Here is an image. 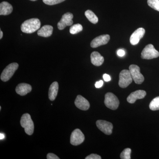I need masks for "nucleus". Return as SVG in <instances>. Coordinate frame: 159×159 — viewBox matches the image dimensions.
Returning a JSON list of instances; mask_svg holds the SVG:
<instances>
[{"label": "nucleus", "mask_w": 159, "mask_h": 159, "mask_svg": "<svg viewBox=\"0 0 159 159\" xmlns=\"http://www.w3.org/2000/svg\"><path fill=\"white\" fill-rule=\"evenodd\" d=\"M40 26V21L39 19H30L22 23L21 25V30L24 33L31 34L37 31Z\"/></svg>", "instance_id": "obj_1"}, {"label": "nucleus", "mask_w": 159, "mask_h": 159, "mask_svg": "<svg viewBox=\"0 0 159 159\" xmlns=\"http://www.w3.org/2000/svg\"><path fill=\"white\" fill-rule=\"evenodd\" d=\"M20 125L25 129L26 134L31 135L34 132V122L31 119V116L29 114H24L20 119Z\"/></svg>", "instance_id": "obj_2"}, {"label": "nucleus", "mask_w": 159, "mask_h": 159, "mask_svg": "<svg viewBox=\"0 0 159 159\" xmlns=\"http://www.w3.org/2000/svg\"><path fill=\"white\" fill-rule=\"evenodd\" d=\"M18 67L19 65L17 63L10 64L2 72L1 75V80L4 82L8 81L12 77Z\"/></svg>", "instance_id": "obj_3"}, {"label": "nucleus", "mask_w": 159, "mask_h": 159, "mask_svg": "<svg viewBox=\"0 0 159 159\" xmlns=\"http://www.w3.org/2000/svg\"><path fill=\"white\" fill-rule=\"evenodd\" d=\"M159 56V52L156 50L153 45L151 44L145 46L141 54V57L144 59H153L157 58Z\"/></svg>", "instance_id": "obj_4"}, {"label": "nucleus", "mask_w": 159, "mask_h": 159, "mask_svg": "<svg viewBox=\"0 0 159 159\" xmlns=\"http://www.w3.org/2000/svg\"><path fill=\"white\" fill-rule=\"evenodd\" d=\"M133 78L129 70H122L119 74V85L122 88L127 87L132 82Z\"/></svg>", "instance_id": "obj_5"}, {"label": "nucleus", "mask_w": 159, "mask_h": 159, "mask_svg": "<svg viewBox=\"0 0 159 159\" xmlns=\"http://www.w3.org/2000/svg\"><path fill=\"white\" fill-rule=\"evenodd\" d=\"M104 103L107 108L112 110H116L119 106V99L116 95L111 93L106 94Z\"/></svg>", "instance_id": "obj_6"}, {"label": "nucleus", "mask_w": 159, "mask_h": 159, "mask_svg": "<svg viewBox=\"0 0 159 159\" xmlns=\"http://www.w3.org/2000/svg\"><path fill=\"white\" fill-rule=\"evenodd\" d=\"M129 71L133 80L137 84H142L144 82V76L140 72V68L139 66L135 65H131L129 66Z\"/></svg>", "instance_id": "obj_7"}, {"label": "nucleus", "mask_w": 159, "mask_h": 159, "mask_svg": "<svg viewBox=\"0 0 159 159\" xmlns=\"http://www.w3.org/2000/svg\"><path fill=\"white\" fill-rule=\"evenodd\" d=\"M84 139V134L79 129H76L71 134L70 142L71 145L77 146L82 143Z\"/></svg>", "instance_id": "obj_8"}, {"label": "nucleus", "mask_w": 159, "mask_h": 159, "mask_svg": "<svg viewBox=\"0 0 159 159\" xmlns=\"http://www.w3.org/2000/svg\"><path fill=\"white\" fill-rule=\"evenodd\" d=\"M74 16L70 12H67L62 16L61 20L57 23V28L60 30H63L67 26L72 25L73 24Z\"/></svg>", "instance_id": "obj_9"}, {"label": "nucleus", "mask_w": 159, "mask_h": 159, "mask_svg": "<svg viewBox=\"0 0 159 159\" xmlns=\"http://www.w3.org/2000/svg\"><path fill=\"white\" fill-rule=\"evenodd\" d=\"M97 127L99 130L106 135H111L112 133L113 125L111 122L104 120H99L96 122Z\"/></svg>", "instance_id": "obj_10"}, {"label": "nucleus", "mask_w": 159, "mask_h": 159, "mask_svg": "<svg viewBox=\"0 0 159 159\" xmlns=\"http://www.w3.org/2000/svg\"><path fill=\"white\" fill-rule=\"evenodd\" d=\"M110 36L109 34H103L95 38L91 43V47L92 48H97L100 46L107 44L109 40Z\"/></svg>", "instance_id": "obj_11"}, {"label": "nucleus", "mask_w": 159, "mask_h": 159, "mask_svg": "<svg viewBox=\"0 0 159 159\" xmlns=\"http://www.w3.org/2000/svg\"><path fill=\"white\" fill-rule=\"evenodd\" d=\"M145 30L143 28H140L137 29L133 32L130 37V43L133 45L138 44L140 39L144 37L145 34Z\"/></svg>", "instance_id": "obj_12"}, {"label": "nucleus", "mask_w": 159, "mask_h": 159, "mask_svg": "<svg viewBox=\"0 0 159 159\" xmlns=\"http://www.w3.org/2000/svg\"><path fill=\"white\" fill-rule=\"evenodd\" d=\"M146 95V92L142 90H139L133 92L128 96L127 98V101L129 103H134L137 100L142 99L145 98Z\"/></svg>", "instance_id": "obj_13"}, {"label": "nucleus", "mask_w": 159, "mask_h": 159, "mask_svg": "<svg viewBox=\"0 0 159 159\" xmlns=\"http://www.w3.org/2000/svg\"><path fill=\"white\" fill-rule=\"evenodd\" d=\"M75 105L79 109L88 110L90 107V103L88 100L80 95H78L75 100Z\"/></svg>", "instance_id": "obj_14"}, {"label": "nucleus", "mask_w": 159, "mask_h": 159, "mask_svg": "<svg viewBox=\"0 0 159 159\" xmlns=\"http://www.w3.org/2000/svg\"><path fill=\"white\" fill-rule=\"evenodd\" d=\"M32 90L31 86L28 84L20 83L17 86L16 92L20 96H24L30 93Z\"/></svg>", "instance_id": "obj_15"}, {"label": "nucleus", "mask_w": 159, "mask_h": 159, "mask_svg": "<svg viewBox=\"0 0 159 159\" xmlns=\"http://www.w3.org/2000/svg\"><path fill=\"white\" fill-rule=\"evenodd\" d=\"M104 57L99 52L94 51L91 54V62L93 65L99 66L104 62Z\"/></svg>", "instance_id": "obj_16"}, {"label": "nucleus", "mask_w": 159, "mask_h": 159, "mask_svg": "<svg viewBox=\"0 0 159 159\" xmlns=\"http://www.w3.org/2000/svg\"><path fill=\"white\" fill-rule=\"evenodd\" d=\"M53 28L52 26L46 25L43 26L37 32L38 35L43 37H48L52 35Z\"/></svg>", "instance_id": "obj_17"}, {"label": "nucleus", "mask_w": 159, "mask_h": 159, "mask_svg": "<svg viewBox=\"0 0 159 159\" xmlns=\"http://www.w3.org/2000/svg\"><path fill=\"white\" fill-rule=\"evenodd\" d=\"M13 7L7 2H3L0 4V15H8L11 13Z\"/></svg>", "instance_id": "obj_18"}, {"label": "nucleus", "mask_w": 159, "mask_h": 159, "mask_svg": "<svg viewBox=\"0 0 159 159\" xmlns=\"http://www.w3.org/2000/svg\"><path fill=\"white\" fill-rule=\"evenodd\" d=\"M58 84L56 81L53 82L50 86L49 89L48 96L49 99L51 101H54L56 99L58 93Z\"/></svg>", "instance_id": "obj_19"}, {"label": "nucleus", "mask_w": 159, "mask_h": 159, "mask_svg": "<svg viewBox=\"0 0 159 159\" xmlns=\"http://www.w3.org/2000/svg\"><path fill=\"white\" fill-rule=\"evenodd\" d=\"M85 16L89 21L93 24H96L98 23V17L91 10H88L85 11Z\"/></svg>", "instance_id": "obj_20"}, {"label": "nucleus", "mask_w": 159, "mask_h": 159, "mask_svg": "<svg viewBox=\"0 0 159 159\" xmlns=\"http://www.w3.org/2000/svg\"><path fill=\"white\" fill-rule=\"evenodd\" d=\"M149 108L152 111L159 110V97H156L152 100L149 104Z\"/></svg>", "instance_id": "obj_21"}, {"label": "nucleus", "mask_w": 159, "mask_h": 159, "mask_svg": "<svg viewBox=\"0 0 159 159\" xmlns=\"http://www.w3.org/2000/svg\"><path fill=\"white\" fill-rule=\"evenodd\" d=\"M83 30V27L79 24H76L71 26L70 29V32L71 34H76L79 33Z\"/></svg>", "instance_id": "obj_22"}, {"label": "nucleus", "mask_w": 159, "mask_h": 159, "mask_svg": "<svg viewBox=\"0 0 159 159\" xmlns=\"http://www.w3.org/2000/svg\"><path fill=\"white\" fill-rule=\"evenodd\" d=\"M147 3L148 6L159 11V0H148Z\"/></svg>", "instance_id": "obj_23"}, {"label": "nucleus", "mask_w": 159, "mask_h": 159, "mask_svg": "<svg viewBox=\"0 0 159 159\" xmlns=\"http://www.w3.org/2000/svg\"><path fill=\"white\" fill-rule=\"evenodd\" d=\"M131 150L130 148H126L121 152L120 158L122 159H130V154Z\"/></svg>", "instance_id": "obj_24"}, {"label": "nucleus", "mask_w": 159, "mask_h": 159, "mask_svg": "<svg viewBox=\"0 0 159 159\" xmlns=\"http://www.w3.org/2000/svg\"><path fill=\"white\" fill-rule=\"evenodd\" d=\"M43 2L46 5L53 6L63 2L65 0H43Z\"/></svg>", "instance_id": "obj_25"}, {"label": "nucleus", "mask_w": 159, "mask_h": 159, "mask_svg": "<svg viewBox=\"0 0 159 159\" xmlns=\"http://www.w3.org/2000/svg\"><path fill=\"white\" fill-rule=\"evenodd\" d=\"M85 159H101V157L96 154H91L85 157Z\"/></svg>", "instance_id": "obj_26"}, {"label": "nucleus", "mask_w": 159, "mask_h": 159, "mask_svg": "<svg viewBox=\"0 0 159 159\" xmlns=\"http://www.w3.org/2000/svg\"><path fill=\"white\" fill-rule=\"evenodd\" d=\"M47 159H59V158L56 155L54 154V153H49L47 155Z\"/></svg>", "instance_id": "obj_27"}, {"label": "nucleus", "mask_w": 159, "mask_h": 159, "mask_svg": "<svg viewBox=\"0 0 159 159\" xmlns=\"http://www.w3.org/2000/svg\"><path fill=\"white\" fill-rule=\"evenodd\" d=\"M103 84V81L102 80H100L99 81L96 82L95 85L97 88H100L102 87Z\"/></svg>", "instance_id": "obj_28"}, {"label": "nucleus", "mask_w": 159, "mask_h": 159, "mask_svg": "<svg viewBox=\"0 0 159 159\" xmlns=\"http://www.w3.org/2000/svg\"><path fill=\"white\" fill-rule=\"evenodd\" d=\"M103 78L106 82H108V81H110L111 80L110 76L107 74H103Z\"/></svg>", "instance_id": "obj_29"}, {"label": "nucleus", "mask_w": 159, "mask_h": 159, "mask_svg": "<svg viewBox=\"0 0 159 159\" xmlns=\"http://www.w3.org/2000/svg\"><path fill=\"white\" fill-rule=\"evenodd\" d=\"M117 54L119 57H123L125 54V52L124 50H119V51H117Z\"/></svg>", "instance_id": "obj_30"}, {"label": "nucleus", "mask_w": 159, "mask_h": 159, "mask_svg": "<svg viewBox=\"0 0 159 159\" xmlns=\"http://www.w3.org/2000/svg\"><path fill=\"white\" fill-rule=\"evenodd\" d=\"M5 135L4 134L1 133L0 134V139L2 140V139H5Z\"/></svg>", "instance_id": "obj_31"}, {"label": "nucleus", "mask_w": 159, "mask_h": 159, "mask_svg": "<svg viewBox=\"0 0 159 159\" xmlns=\"http://www.w3.org/2000/svg\"><path fill=\"white\" fill-rule=\"evenodd\" d=\"M3 37V32L2 30L0 31V39H2V38Z\"/></svg>", "instance_id": "obj_32"}, {"label": "nucleus", "mask_w": 159, "mask_h": 159, "mask_svg": "<svg viewBox=\"0 0 159 159\" xmlns=\"http://www.w3.org/2000/svg\"><path fill=\"white\" fill-rule=\"evenodd\" d=\"M30 1H37V0H30Z\"/></svg>", "instance_id": "obj_33"}]
</instances>
